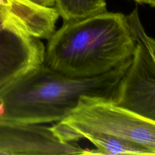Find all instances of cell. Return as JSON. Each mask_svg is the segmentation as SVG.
Segmentation results:
<instances>
[{"label":"cell","mask_w":155,"mask_h":155,"mask_svg":"<svg viewBox=\"0 0 155 155\" xmlns=\"http://www.w3.org/2000/svg\"><path fill=\"white\" fill-rule=\"evenodd\" d=\"M128 60L95 77L72 78L44 63L0 91V119L24 124L58 122L91 98L115 102Z\"/></svg>","instance_id":"6da1fadb"},{"label":"cell","mask_w":155,"mask_h":155,"mask_svg":"<svg viewBox=\"0 0 155 155\" xmlns=\"http://www.w3.org/2000/svg\"><path fill=\"white\" fill-rule=\"evenodd\" d=\"M48 40L44 64L77 78L110 71L132 58L136 45L126 16L107 11L64 22Z\"/></svg>","instance_id":"7a4b0ae2"},{"label":"cell","mask_w":155,"mask_h":155,"mask_svg":"<svg viewBox=\"0 0 155 155\" xmlns=\"http://www.w3.org/2000/svg\"><path fill=\"white\" fill-rule=\"evenodd\" d=\"M51 128L65 142H76L84 134H104L132 142L155 154V121L109 101L87 99Z\"/></svg>","instance_id":"3957f363"},{"label":"cell","mask_w":155,"mask_h":155,"mask_svg":"<svg viewBox=\"0 0 155 155\" xmlns=\"http://www.w3.org/2000/svg\"><path fill=\"white\" fill-rule=\"evenodd\" d=\"M126 18L136 45L114 104L155 121V39L145 31L137 7Z\"/></svg>","instance_id":"277c9868"},{"label":"cell","mask_w":155,"mask_h":155,"mask_svg":"<svg viewBox=\"0 0 155 155\" xmlns=\"http://www.w3.org/2000/svg\"><path fill=\"white\" fill-rule=\"evenodd\" d=\"M76 142H65L51 127L0 119V154H83Z\"/></svg>","instance_id":"5b68a950"},{"label":"cell","mask_w":155,"mask_h":155,"mask_svg":"<svg viewBox=\"0 0 155 155\" xmlns=\"http://www.w3.org/2000/svg\"><path fill=\"white\" fill-rule=\"evenodd\" d=\"M41 39L21 30L0 31V91L44 63Z\"/></svg>","instance_id":"8992f818"},{"label":"cell","mask_w":155,"mask_h":155,"mask_svg":"<svg viewBox=\"0 0 155 155\" xmlns=\"http://www.w3.org/2000/svg\"><path fill=\"white\" fill-rule=\"evenodd\" d=\"M59 16L55 7L41 6L28 0H0V31L16 28L48 39L56 31Z\"/></svg>","instance_id":"52a82bcc"},{"label":"cell","mask_w":155,"mask_h":155,"mask_svg":"<svg viewBox=\"0 0 155 155\" xmlns=\"http://www.w3.org/2000/svg\"><path fill=\"white\" fill-rule=\"evenodd\" d=\"M95 147L94 149H85L84 154H153L148 150L132 142L110 135L87 133L81 136Z\"/></svg>","instance_id":"ba28073f"},{"label":"cell","mask_w":155,"mask_h":155,"mask_svg":"<svg viewBox=\"0 0 155 155\" xmlns=\"http://www.w3.org/2000/svg\"><path fill=\"white\" fill-rule=\"evenodd\" d=\"M105 0H56L55 7L64 22L82 19L107 12Z\"/></svg>","instance_id":"9c48e42d"},{"label":"cell","mask_w":155,"mask_h":155,"mask_svg":"<svg viewBox=\"0 0 155 155\" xmlns=\"http://www.w3.org/2000/svg\"><path fill=\"white\" fill-rule=\"evenodd\" d=\"M35 4L48 7H53L55 6L56 0H28Z\"/></svg>","instance_id":"30bf717a"},{"label":"cell","mask_w":155,"mask_h":155,"mask_svg":"<svg viewBox=\"0 0 155 155\" xmlns=\"http://www.w3.org/2000/svg\"><path fill=\"white\" fill-rule=\"evenodd\" d=\"M135 2H136L138 4H149L150 0H133Z\"/></svg>","instance_id":"8fae6325"},{"label":"cell","mask_w":155,"mask_h":155,"mask_svg":"<svg viewBox=\"0 0 155 155\" xmlns=\"http://www.w3.org/2000/svg\"><path fill=\"white\" fill-rule=\"evenodd\" d=\"M149 5H151V7H155V0H150Z\"/></svg>","instance_id":"7c38bea8"}]
</instances>
